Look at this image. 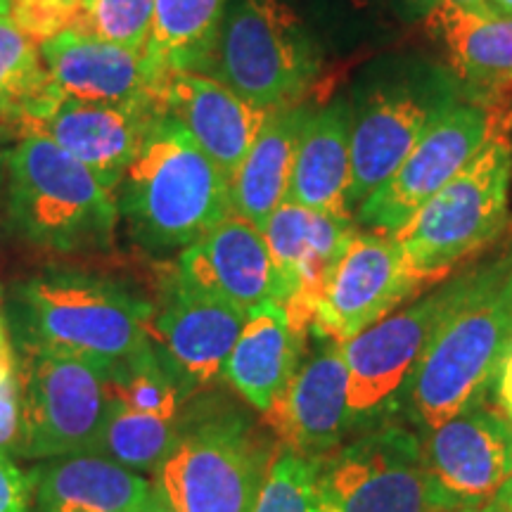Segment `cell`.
I'll return each mask as SVG.
<instances>
[{"instance_id": "cell-7", "label": "cell", "mask_w": 512, "mask_h": 512, "mask_svg": "<svg viewBox=\"0 0 512 512\" xmlns=\"http://www.w3.org/2000/svg\"><path fill=\"white\" fill-rule=\"evenodd\" d=\"M271 463L245 420L219 415L178 430L155 486L176 512H254Z\"/></svg>"}, {"instance_id": "cell-36", "label": "cell", "mask_w": 512, "mask_h": 512, "mask_svg": "<svg viewBox=\"0 0 512 512\" xmlns=\"http://www.w3.org/2000/svg\"><path fill=\"white\" fill-rule=\"evenodd\" d=\"M496 396H498V408L505 413V418L512 422V347L505 356L501 373L496 377Z\"/></svg>"}, {"instance_id": "cell-39", "label": "cell", "mask_w": 512, "mask_h": 512, "mask_svg": "<svg viewBox=\"0 0 512 512\" xmlns=\"http://www.w3.org/2000/svg\"><path fill=\"white\" fill-rule=\"evenodd\" d=\"M484 5H486V8L503 12V15L512 17V0H484Z\"/></svg>"}, {"instance_id": "cell-12", "label": "cell", "mask_w": 512, "mask_h": 512, "mask_svg": "<svg viewBox=\"0 0 512 512\" xmlns=\"http://www.w3.org/2000/svg\"><path fill=\"white\" fill-rule=\"evenodd\" d=\"M427 287L432 285L406 264L392 235L358 230L316 302L309 332L344 344Z\"/></svg>"}, {"instance_id": "cell-43", "label": "cell", "mask_w": 512, "mask_h": 512, "mask_svg": "<svg viewBox=\"0 0 512 512\" xmlns=\"http://www.w3.org/2000/svg\"><path fill=\"white\" fill-rule=\"evenodd\" d=\"M0 347H10L8 325H5V318H3V313H0Z\"/></svg>"}, {"instance_id": "cell-16", "label": "cell", "mask_w": 512, "mask_h": 512, "mask_svg": "<svg viewBox=\"0 0 512 512\" xmlns=\"http://www.w3.org/2000/svg\"><path fill=\"white\" fill-rule=\"evenodd\" d=\"M152 114L171 117L195 138L223 176L233 178L268 112L240 98L214 76L164 72L152 93Z\"/></svg>"}, {"instance_id": "cell-27", "label": "cell", "mask_w": 512, "mask_h": 512, "mask_svg": "<svg viewBox=\"0 0 512 512\" xmlns=\"http://www.w3.org/2000/svg\"><path fill=\"white\" fill-rule=\"evenodd\" d=\"M226 0H157L145 57L159 74H207L219 43Z\"/></svg>"}, {"instance_id": "cell-30", "label": "cell", "mask_w": 512, "mask_h": 512, "mask_svg": "<svg viewBox=\"0 0 512 512\" xmlns=\"http://www.w3.org/2000/svg\"><path fill=\"white\" fill-rule=\"evenodd\" d=\"M107 387L112 401L119 406L164 420H176L183 396V387L174 370L166 366L152 344L107 370Z\"/></svg>"}, {"instance_id": "cell-10", "label": "cell", "mask_w": 512, "mask_h": 512, "mask_svg": "<svg viewBox=\"0 0 512 512\" xmlns=\"http://www.w3.org/2000/svg\"><path fill=\"white\" fill-rule=\"evenodd\" d=\"M107 370L69 351L29 347L22 373V458H67L98 451L112 408Z\"/></svg>"}, {"instance_id": "cell-45", "label": "cell", "mask_w": 512, "mask_h": 512, "mask_svg": "<svg viewBox=\"0 0 512 512\" xmlns=\"http://www.w3.org/2000/svg\"><path fill=\"white\" fill-rule=\"evenodd\" d=\"M0 15H10V0H0Z\"/></svg>"}, {"instance_id": "cell-3", "label": "cell", "mask_w": 512, "mask_h": 512, "mask_svg": "<svg viewBox=\"0 0 512 512\" xmlns=\"http://www.w3.org/2000/svg\"><path fill=\"white\" fill-rule=\"evenodd\" d=\"M512 147L508 128H501L392 233L406 264L427 285L444 283L456 266L496 242L510 221Z\"/></svg>"}, {"instance_id": "cell-9", "label": "cell", "mask_w": 512, "mask_h": 512, "mask_svg": "<svg viewBox=\"0 0 512 512\" xmlns=\"http://www.w3.org/2000/svg\"><path fill=\"white\" fill-rule=\"evenodd\" d=\"M489 268L491 264L467 268L418 302L339 344L349 375V411L356 422L375 418V411L394 399L441 328L484 285Z\"/></svg>"}, {"instance_id": "cell-35", "label": "cell", "mask_w": 512, "mask_h": 512, "mask_svg": "<svg viewBox=\"0 0 512 512\" xmlns=\"http://www.w3.org/2000/svg\"><path fill=\"white\" fill-rule=\"evenodd\" d=\"M31 479L8 456H0V512H29Z\"/></svg>"}, {"instance_id": "cell-18", "label": "cell", "mask_w": 512, "mask_h": 512, "mask_svg": "<svg viewBox=\"0 0 512 512\" xmlns=\"http://www.w3.org/2000/svg\"><path fill=\"white\" fill-rule=\"evenodd\" d=\"M176 275L240 311L280 304V280L264 230L238 214H226L200 240L185 247Z\"/></svg>"}, {"instance_id": "cell-28", "label": "cell", "mask_w": 512, "mask_h": 512, "mask_svg": "<svg viewBox=\"0 0 512 512\" xmlns=\"http://www.w3.org/2000/svg\"><path fill=\"white\" fill-rule=\"evenodd\" d=\"M62 98L50 81L41 46L17 29L8 15H0V117L24 136Z\"/></svg>"}, {"instance_id": "cell-29", "label": "cell", "mask_w": 512, "mask_h": 512, "mask_svg": "<svg viewBox=\"0 0 512 512\" xmlns=\"http://www.w3.org/2000/svg\"><path fill=\"white\" fill-rule=\"evenodd\" d=\"M176 437V420L136 413L112 401L98 453L133 472H157V467L169 456Z\"/></svg>"}, {"instance_id": "cell-8", "label": "cell", "mask_w": 512, "mask_h": 512, "mask_svg": "<svg viewBox=\"0 0 512 512\" xmlns=\"http://www.w3.org/2000/svg\"><path fill=\"white\" fill-rule=\"evenodd\" d=\"M320 501L339 512H456L441 494L425 441L382 422L318 460Z\"/></svg>"}, {"instance_id": "cell-31", "label": "cell", "mask_w": 512, "mask_h": 512, "mask_svg": "<svg viewBox=\"0 0 512 512\" xmlns=\"http://www.w3.org/2000/svg\"><path fill=\"white\" fill-rule=\"evenodd\" d=\"M157 0H81L74 31L145 55Z\"/></svg>"}, {"instance_id": "cell-11", "label": "cell", "mask_w": 512, "mask_h": 512, "mask_svg": "<svg viewBox=\"0 0 512 512\" xmlns=\"http://www.w3.org/2000/svg\"><path fill=\"white\" fill-rule=\"evenodd\" d=\"M501 128H510L508 107L451 102L425 128L399 171L358 207V223L375 233H396Z\"/></svg>"}, {"instance_id": "cell-14", "label": "cell", "mask_w": 512, "mask_h": 512, "mask_svg": "<svg viewBox=\"0 0 512 512\" xmlns=\"http://www.w3.org/2000/svg\"><path fill=\"white\" fill-rule=\"evenodd\" d=\"M249 313L171 275L162 309L150 320L152 347L174 370L183 392L204 389L223 375Z\"/></svg>"}, {"instance_id": "cell-46", "label": "cell", "mask_w": 512, "mask_h": 512, "mask_svg": "<svg viewBox=\"0 0 512 512\" xmlns=\"http://www.w3.org/2000/svg\"><path fill=\"white\" fill-rule=\"evenodd\" d=\"M323 512H339V510L332 508V505H325V503H323Z\"/></svg>"}, {"instance_id": "cell-13", "label": "cell", "mask_w": 512, "mask_h": 512, "mask_svg": "<svg viewBox=\"0 0 512 512\" xmlns=\"http://www.w3.org/2000/svg\"><path fill=\"white\" fill-rule=\"evenodd\" d=\"M356 235L358 226L351 216L325 214L287 200L264 226L280 280V304L292 330L302 337L309 335L316 302Z\"/></svg>"}, {"instance_id": "cell-26", "label": "cell", "mask_w": 512, "mask_h": 512, "mask_svg": "<svg viewBox=\"0 0 512 512\" xmlns=\"http://www.w3.org/2000/svg\"><path fill=\"white\" fill-rule=\"evenodd\" d=\"M152 484L102 453L55 458L38 475L41 512H136Z\"/></svg>"}, {"instance_id": "cell-34", "label": "cell", "mask_w": 512, "mask_h": 512, "mask_svg": "<svg viewBox=\"0 0 512 512\" xmlns=\"http://www.w3.org/2000/svg\"><path fill=\"white\" fill-rule=\"evenodd\" d=\"M24 444V401L22 377L17 382L0 387V456H22Z\"/></svg>"}, {"instance_id": "cell-41", "label": "cell", "mask_w": 512, "mask_h": 512, "mask_svg": "<svg viewBox=\"0 0 512 512\" xmlns=\"http://www.w3.org/2000/svg\"><path fill=\"white\" fill-rule=\"evenodd\" d=\"M439 3L458 5V8H477V5H484V0H439Z\"/></svg>"}, {"instance_id": "cell-25", "label": "cell", "mask_w": 512, "mask_h": 512, "mask_svg": "<svg viewBox=\"0 0 512 512\" xmlns=\"http://www.w3.org/2000/svg\"><path fill=\"white\" fill-rule=\"evenodd\" d=\"M309 114L311 107L304 102L268 112L266 124L228 183L230 214L264 230L290 190L294 155Z\"/></svg>"}, {"instance_id": "cell-21", "label": "cell", "mask_w": 512, "mask_h": 512, "mask_svg": "<svg viewBox=\"0 0 512 512\" xmlns=\"http://www.w3.org/2000/svg\"><path fill=\"white\" fill-rule=\"evenodd\" d=\"M152 117L155 114L145 107L57 98L27 136L41 133L50 138L114 192L136 157Z\"/></svg>"}, {"instance_id": "cell-32", "label": "cell", "mask_w": 512, "mask_h": 512, "mask_svg": "<svg viewBox=\"0 0 512 512\" xmlns=\"http://www.w3.org/2000/svg\"><path fill=\"white\" fill-rule=\"evenodd\" d=\"M254 512H323L318 463L283 451L273 458Z\"/></svg>"}, {"instance_id": "cell-15", "label": "cell", "mask_w": 512, "mask_h": 512, "mask_svg": "<svg viewBox=\"0 0 512 512\" xmlns=\"http://www.w3.org/2000/svg\"><path fill=\"white\" fill-rule=\"evenodd\" d=\"M425 456L441 494L458 510L477 508L512 477V422L479 401L434 427Z\"/></svg>"}, {"instance_id": "cell-4", "label": "cell", "mask_w": 512, "mask_h": 512, "mask_svg": "<svg viewBox=\"0 0 512 512\" xmlns=\"http://www.w3.org/2000/svg\"><path fill=\"white\" fill-rule=\"evenodd\" d=\"M8 176L10 221L31 245L57 254L112 245L119 216L112 190L50 138L24 136L10 155Z\"/></svg>"}, {"instance_id": "cell-47", "label": "cell", "mask_w": 512, "mask_h": 512, "mask_svg": "<svg viewBox=\"0 0 512 512\" xmlns=\"http://www.w3.org/2000/svg\"><path fill=\"white\" fill-rule=\"evenodd\" d=\"M67 3H81V0H67Z\"/></svg>"}, {"instance_id": "cell-33", "label": "cell", "mask_w": 512, "mask_h": 512, "mask_svg": "<svg viewBox=\"0 0 512 512\" xmlns=\"http://www.w3.org/2000/svg\"><path fill=\"white\" fill-rule=\"evenodd\" d=\"M79 3L67 0H10V19L34 43H46L74 27Z\"/></svg>"}, {"instance_id": "cell-5", "label": "cell", "mask_w": 512, "mask_h": 512, "mask_svg": "<svg viewBox=\"0 0 512 512\" xmlns=\"http://www.w3.org/2000/svg\"><path fill=\"white\" fill-rule=\"evenodd\" d=\"M29 347L60 349L112 368L150 347L155 306L98 275L53 271L19 292Z\"/></svg>"}, {"instance_id": "cell-37", "label": "cell", "mask_w": 512, "mask_h": 512, "mask_svg": "<svg viewBox=\"0 0 512 512\" xmlns=\"http://www.w3.org/2000/svg\"><path fill=\"white\" fill-rule=\"evenodd\" d=\"M136 512H176V510L171 508L169 503H166V498H164L162 494H159L157 486H152L150 496H147L145 501L138 505Z\"/></svg>"}, {"instance_id": "cell-17", "label": "cell", "mask_w": 512, "mask_h": 512, "mask_svg": "<svg viewBox=\"0 0 512 512\" xmlns=\"http://www.w3.org/2000/svg\"><path fill=\"white\" fill-rule=\"evenodd\" d=\"M347 363L342 347L328 342L294 370L264 422L285 451L309 460H323L342 446L344 434L356 425L347 401Z\"/></svg>"}, {"instance_id": "cell-1", "label": "cell", "mask_w": 512, "mask_h": 512, "mask_svg": "<svg viewBox=\"0 0 512 512\" xmlns=\"http://www.w3.org/2000/svg\"><path fill=\"white\" fill-rule=\"evenodd\" d=\"M117 192L133 238L150 252H183L230 214L228 178L171 117H152Z\"/></svg>"}, {"instance_id": "cell-42", "label": "cell", "mask_w": 512, "mask_h": 512, "mask_svg": "<svg viewBox=\"0 0 512 512\" xmlns=\"http://www.w3.org/2000/svg\"><path fill=\"white\" fill-rule=\"evenodd\" d=\"M10 131H15V126H12L8 119H3V117H0V145H3L5 140L10 138Z\"/></svg>"}, {"instance_id": "cell-38", "label": "cell", "mask_w": 512, "mask_h": 512, "mask_svg": "<svg viewBox=\"0 0 512 512\" xmlns=\"http://www.w3.org/2000/svg\"><path fill=\"white\" fill-rule=\"evenodd\" d=\"M491 503L496 505L498 512H512V477L501 486V491L491 498Z\"/></svg>"}, {"instance_id": "cell-2", "label": "cell", "mask_w": 512, "mask_h": 512, "mask_svg": "<svg viewBox=\"0 0 512 512\" xmlns=\"http://www.w3.org/2000/svg\"><path fill=\"white\" fill-rule=\"evenodd\" d=\"M512 347V252L491 261L472 294L406 380V401L422 425H444L484 401Z\"/></svg>"}, {"instance_id": "cell-19", "label": "cell", "mask_w": 512, "mask_h": 512, "mask_svg": "<svg viewBox=\"0 0 512 512\" xmlns=\"http://www.w3.org/2000/svg\"><path fill=\"white\" fill-rule=\"evenodd\" d=\"M451 102L408 86L373 93L363 102L351 121V209L361 207L399 171L425 128Z\"/></svg>"}, {"instance_id": "cell-20", "label": "cell", "mask_w": 512, "mask_h": 512, "mask_svg": "<svg viewBox=\"0 0 512 512\" xmlns=\"http://www.w3.org/2000/svg\"><path fill=\"white\" fill-rule=\"evenodd\" d=\"M41 57L62 98L152 112V93L162 74L143 53L67 29L41 43Z\"/></svg>"}, {"instance_id": "cell-24", "label": "cell", "mask_w": 512, "mask_h": 512, "mask_svg": "<svg viewBox=\"0 0 512 512\" xmlns=\"http://www.w3.org/2000/svg\"><path fill=\"white\" fill-rule=\"evenodd\" d=\"M304 339L292 330L283 304L268 302L249 311L223 375L256 411H268L299 368Z\"/></svg>"}, {"instance_id": "cell-40", "label": "cell", "mask_w": 512, "mask_h": 512, "mask_svg": "<svg viewBox=\"0 0 512 512\" xmlns=\"http://www.w3.org/2000/svg\"><path fill=\"white\" fill-rule=\"evenodd\" d=\"M406 3L413 5V8L418 10L420 15H427V12H430V10L434 8V5L439 3V0H406Z\"/></svg>"}, {"instance_id": "cell-6", "label": "cell", "mask_w": 512, "mask_h": 512, "mask_svg": "<svg viewBox=\"0 0 512 512\" xmlns=\"http://www.w3.org/2000/svg\"><path fill=\"white\" fill-rule=\"evenodd\" d=\"M318 69L311 36L283 0H235L223 15L209 72L254 107L299 105Z\"/></svg>"}, {"instance_id": "cell-44", "label": "cell", "mask_w": 512, "mask_h": 512, "mask_svg": "<svg viewBox=\"0 0 512 512\" xmlns=\"http://www.w3.org/2000/svg\"><path fill=\"white\" fill-rule=\"evenodd\" d=\"M456 512H498L494 503H484V505H477V508H465V510H456Z\"/></svg>"}, {"instance_id": "cell-22", "label": "cell", "mask_w": 512, "mask_h": 512, "mask_svg": "<svg viewBox=\"0 0 512 512\" xmlns=\"http://www.w3.org/2000/svg\"><path fill=\"white\" fill-rule=\"evenodd\" d=\"M425 17L472 102L505 107L503 98L512 93V17L486 5L458 8L448 3H437Z\"/></svg>"}, {"instance_id": "cell-23", "label": "cell", "mask_w": 512, "mask_h": 512, "mask_svg": "<svg viewBox=\"0 0 512 512\" xmlns=\"http://www.w3.org/2000/svg\"><path fill=\"white\" fill-rule=\"evenodd\" d=\"M351 121L354 114L344 100L311 110L294 155L287 202L351 216Z\"/></svg>"}]
</instances>
